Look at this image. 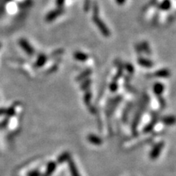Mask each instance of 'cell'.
<instances>
[{
	"mask_svg": "<svg viewBox=\"0 0 176 176\" xmlns=\"http://www.w3.org/2000/svg\"><path fill=\"white\" fill-rule=\"evenodd\" d=\"M92 20H93V23L95 24V26L98 28L99 31L101 32V34L104 37H108L110 36L111 32L109 31V28L106 25V24L101 19V18L99 17V14H93Z\"/></svg>",
	"mask_w": 176,
	"mask_h": 176,
	"instance_id": "6da1fadb",
	"label": "cell"
},
{
	"mask_svg": "<svg viewBox=\"0 0 176 176\" xmlns=\"http://www.w3.org/2000/svg\"><path fill=\"white\" fill-rule=\"evenodd\" d=\"M64 11L65 10L62 7H57V8L53 10V11H51L47 13L46 16L45 17L46 21L52 22L54 21L55 19H57V17L62 15L64 13Z\"/></svg>",
	"mask_w": 176,
	"mask_h": 176,
	"instance_id": "7a4b0ae2",
	"label": "cell"
},
{
	"mask_svg": "<svg viewBox=\"0 0 176 176\" xmlns=\"http://www.w3.org/2000/svg\"><path fill=\"white\" fill-rule=\"evenodd\" d=\"M165 143L163 141H161L159 142H158L157 144H155L153 148H152L151 151L150 153V158L151 160H155L158 158V157L161 154V152H162V149L165 147Z\"/></svg>",
	"mask_w": 176,
	"mask_h": 176,
	"instance_id": "3957f363",
	"label": "cell"
},
{
	"mask_svg": "<svg viewBox=\"0 0 176 176\" xmlns=\"http://www.w3.org/2000/svg\"><path fill=\"white\" fill-rule=\"evenodd\" d=\"M19 45L21 47V49L27 53L28 55L32 56L35 54V50H34L33 47L32 46L31 44L27 40L24 38H21L19 40Z\"/></svg>",
	"mask_w": 176,
	"mask_h": 176,
	"instance_id": "277c9868",
	"label": "cell"
},
{
	"mask_svg": "<svg viewBox=\"0 0 176 176\" xmlns=\"http://www.w3.org/2000/svg\"><path fill=\"white\" fill-rule=\"evenodd\" d=\"M87 139H88L89 142L94 145H101L103 143V140H102L101 138L93 134H89L87 136Z\"/></svg>",
	"mask_w": 176,
	"mask_h": 176,
	"instance_id": "5b68a950",
	"label": "cell"
},
{
	"mask_svg": "<svg viewBox=\"0 0 176 176\" xmlns=\"http://www.w3.org/2000/svg\"><path fill=\"white\" fill-rule=\"evenodd\" d=\"M138 64L140 66L143 68H150L153 67L154 66V63L152 60H150L149 59H146V58L144 57H139L137 60Z\"/></svg>",
	"mask_w": 176,
	"mask_h": 176,
	"instance_id": "8992f818",
	"label": "cell"
},
{
	"mask_svg": "<svg viewBox=\"0 0 176 176\" xmlns=\"http://www.w3.org/2000/svg\"><path fill=\"white\" fill-rule=\"evenodd\" d=\"M68 167H69V170L71 174V176H81L80 175L79 172H78L76 164H75V162L71 159V158H70L68 160Z\"/></svg>",
	"mask_w": 176,
	"mask_h": 176,
	"instance_id": "52a82bcc",
	"label": "cell"
},
{
	"mask_svg": "<svg viewBox=\"0 0 176 176\" xmlns=\"http://www.w3.org/2000/svg\"><path fill=\"white\" fill-rule=\"evenodd\" d=\"M57 168V163L54 162H49L47 165L46 170L43 176H52Z\"/></svg>",
	"mask_w": 176,
	"mask_h": 176,
	"instance_id": "ba28073f",
	"label": "cell"
},
{
	"mask_svg": "<svg viewBox=\"0 0 176 176\" xmlns=\"http://www.w3.org/2000/svg\"><path fill=\"white\" fill-rule=\"evenodd\" d=\"M153 76L156 78H168L170 76V71L167 68H162L155 71Z\"/></svg>",
	"mask_w": 176,
	"mask_h": 176,
	"instance_id": "9c48e42d",
	"label": "cell"
},
{
	"mask_svg": "<svg viewBox=\"0 0 176 176\" xmlns=\"http://www.w3.org/2000/svg\"><path fill=\"white\" fill-rule=\"evenodd\" d=\"M73 57L75 59L79 61V62H85L88 59V55L85 53L82 52H80V51H77V52H75L73 53Z\"/></svg>",
	"mask_w": 176,
	"mask_h": 176,
	"instance_id": "30bf717a",
	"label": "cell"
},
{
	"mask_svg": "<svg viewBox=\"0 0 176 176\" xmlns=\"http://www.w3.org/2000/svg\"><path fill=\"white\" fill-rule=\"evenodd\" d=\"M165 91V85L162 83H155L153 85V92L156 95L159 96Z\"/></svg>",
	"mask_w": 176,
	"mask_h": 176,
	"instance_id": "8fae6325",
	"label": "cell"
},
{
	"mask_svg": "<svg viewBox=\"0 0 176 176\" xmlns=\"http://www.w3.org/2000/svg\"><path fill=\"white\" fill-rule=\"evenodd\" d=\"M46 62H47L46 55L44 54H40V55L37 57V59L36 61V66L37 68L43 67V66L46 64Z\"/></svg>",
	"mask_w": 176,
	"mask_h": 176,
	"instance_id": "7c38bea8",
	"label": "cell"
},
{
	"mask_svg": "<svg viewBox=\"0 0 176 176\" xmlns=\"http://www.w3.org/2000/svg\"><path fill=\"white\" fill-rule=\"evenodd\" d=\"M158 8L161 11H169L171 8V1L170 0H163L158 5Z\"/></svg>",
	"mask_w": 176,
	"mask_h": 176,
	"instance_id": "4fadbf2b",
	"label": "cell"
},
{
	"mask_svg": "<svg viewBox=\"0 0 176 176\" xmlns=\"http://www.w3.org/2000/svg\"><path fill=\"white\" fill-rule=\"evenodd\" d=\"M162 121L165 125H167V126H172V125H174V123H175V117H174V116L167 115L162 117Z\"/></svg>",
	"mask_w": 176,
	"mask_h": 176,
	"instance_id": "5bb4252c",
	"label": "cell"
},
{
	"mask_svg": "<svg viewBox=\"0 0 176 176\" xmlns=\"http://www.w3.org/2000/svg\"><path fill=\"white\" fill-rule=\"evenodd\" d=\"M140 46H141L142 51H143L147 55H150L151 54V49H150V46L148 42L142 41L140 43Z\"/></svg>",
	"mask_w": 176,
	"mask_h": 176,
	"instance_id": "9a60e30c",
	"label": "cell"
},
{
	"mask_svg": "<svg viewBox=\"0 0 176 176\" xmlns=\"http://www.w3.org/2000/svg\"><path fill=\"white\" fill-rule=\"evenodd\" d=\"M92 72H93V71H92V69H90V68H88V69L84 71L82 73H81L79 75H78V77L76 78V81H78V82L82 81V80L84 79V78H85L86 77H88V76H90V75L92 73Z\"/></svg>",
	"mask_w": 176,
	"mask_h": 176,
	"instance_id": "2e32d148",
	"label": "cell"
},
{
	"mask_svg": "<svg viewBox=\"0 0 176 176\" xmlns=\"http://www.w3.org/2000/svg\"><path fill=\"white\" fill-rule=\"evenodd\" d=\"M71 158V155L68 152H64L62 154L59 155L57 158V163L62 164L63 162H67V161Z\"/></svg>",
	"mask_w": 176,
	"mask_h": 176,
	"instance_id": "e0dca14e",
	"label": "cell"
},
{
	"mask_svg": "<svg viewBox=\"0 0 176 176\" xmlns=\"http://www.w3.org/2000/svg\"><path fill=\"white\" fill-rule=\"evenodd\" d=\"M155 123H156V120H153L150 122V123L148 125H147L144 129V132L145 133H149L152 131V129H153V127L155 126Z\"/></svg>",
	"mask_w": 176,
	"mask_h": 176,
	"instance_id": "ac0fdd59",
	"label": "cell"
},
{
	"mask_svg": "<svg viewBox=\"0 0 176 176\" xmlns=\"http://www.w3.org/2000/svg\"><path fill=\"white\" fill-rule=\"evenodd\" d=\"M92 98V93L90 91H87L85 93V96H84V99H85V103L88 107H90V100Z\"/></svg>",
	"mask_w": 176,
	"mask_h": 176,
	"instance_id": "d6986e66",
	"label": "cell"
},
{
	"mask_svg": "<svg viewBox=\"0 0 176 176\" xmlns=\"http://www.w3.org/2000/svg\"><path fill=\"white\" fill-rule=\"evenodd\" d=\"M92 80L90 78H88V79H86V81L85 82H82L81 85V89L82 90H85V89H88L90 85H91Z\"/></svg>",
	"mask_w": 176,
	"mask_h": 176,
	"instance_id": "ffe728a7",
	"label": "cell"
},
{
	"mask_svg": "<svg viewBox=\"0 0 176 176\" xmlns=\"http://www.w3.org/2000/svg\"><path fill=\"white\" fill-rule=\"evenodd\" d=\"M117 89H118V85H117V83L116 82H113L109 85V90H110V91L113 92V93L117 91Z\"/></svg>",
	"mask_w": 176,
	"mask_h": 176,
	"instance_id": "44dd1931",
	"label": "cell"
},
{
	"mask_svg": "<svg viewBox=\"0 0 176 176\" xmlns=\"http://www.w3.org/2000/svg\"><path fill=\"white\" fill-rule=\"evenodd\" d=\"M90 6H91L90 0H85V2H84V11L85 12H88L90 11Z\"/></svg>",
	"mask_w": 176,
	"mask_h": 176,
	"instance_id": "7402d4cb",
	"label": "cell"
},
{
	"mask_svg": "<svg viewBox=\"0 0 176 176\" xmlns=\"http://www.w3.org/2000/svg\"><path fill=\"white\" fill-rule=\"evenodd\" d=\"M125 68H126V69L127 70V71L129 73H134V66L131 64V63H126V64L125 65Z\"/></svg>",
	"mask_w": 176,
	"mask_h": 176,
	"instance_id": "603a6c76",
	"label": "cell"
},
{
	"mask_svg": "<svg viewBox=\"0 0 176 176\" xmlns=\"http://www.w3.org/2000/svg\"><path fill=\"white\" fill-rule=\"evenodd\" d=\"M27 175L28 176H41V173H40V172L39 170H35L29 172V173L27 174Z\"/></svg>",
	"mask_w": 176,
	"mask_h": 176,
	"instance_id": "cb8c5ba5",
	"label": "cell"
},
{
	"mask_svg": "<svg viewBox=\"0 0 176 176\" xmlns=\"http://www.w3.org/2000/svg\"><path fill=\"white\" fill-rule=\"evenodd\" d=\"M114 1H115L116 4L118 5H120V6H121V5H123L126 4V2L127 0H114Z\"/></svg>",
	"mask_w": 176,
	"mask_h": 176,
	"instance_id": "d4e9b609",
	"label": "cell"
},
{
	"mask_svg": "<svg viewBox=\"0 0 176 176\" xmlns=\"http://www.w3.org/2000/svg\"><path fill=\"white\" fill-rule=\"evenodd\" d=\"M66 0H56V5L57 7H62Z\"/></svg>",
	"mask_w": 176,
	"mask_h": 176,
	"instance_id": "484cf974",
	"label": "cell"
},
{
	"mask_svg": "<svg viewBox=\"0 0 176 176\" xmlns=\"http://www.w3.org/2000/svg\"><path fill=\"white\" fill-rule=\"evenodd\" d=\"M135 49H136V52H138V54H141V52H142V51L141 46H140V44H136V47H135Z\"/></svg>",
	"mask_w": 176,
	"mask_h": 176,
	"instance_id": "4316f807",
	"label": "cell"
},
{
	"mask_svg": "<svg viewBox=\"0 0 176 176\" xmlns=\"http://www.w3.org/2000/svg\"><path fill=\"white\" fill-rule=\"evenodd\" d=\"M7 2H11V1H13V0H6Z\"/></svg>",
	"mask_w": 176,
	"mask_h": 176,
	"instance_id": "83f0119b",
	"label": "cell"
}]
</instances>
